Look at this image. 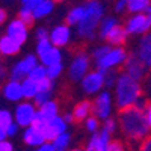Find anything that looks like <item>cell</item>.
<instances>
[{
  "instance_id": "obj_1",
  "label": "cell",
  "mask_w": 151,
  "mask_h": 151,
  "mask_svg": "<svg viewBox=\"0 0 151 151\" xmlns=\"http://www.w3.org/2000/svg\"><path fill=\"white\" fill-rule=\"evenodd\" d=\"M119 125L124 136L132 142H142L150 134L151 127L148 125L144 106H130L119 110Z\"/></svg>"
},
{
  "instance_id": "obj_2",
  "label": "cell",
  "mask_w": 151,
  "mask_h": 151,
  "mask_svg": "<svg viewBox=\"0 0 151 151\" xmlns=\"http://www.w3.org/2000/svg\"><path fill=\"white\" fill-rule=\"evenodd\" d=\"M144 97V86L141 82L132 79L125 73L118 76V80L115 83V103L118 109H125L130 106L139 104Z\"/></svg>"
},
{
  "instance_id": "obj_3",
  "label": "cell",
  "mask_w": 151,
  "mask_h": 151,
  "mask_svg": "<svg viewBox=\"0 0 151 151\" xmlns=\"http://www.w3.org/2000/svg\"><path fill=\"white\" fill-rule=\"evenodd\" d=\"M103 15H104L103 3H100L98 0H89L86 3V14L82 18V21L77 24L79 36L86 38V40H94L98 24L103 20Z\"/></svg>"
},
{
  "instance_id": "obj_4",
  "label": "cell",
  "mask_w": 151,
  "mask_h": 151,
  "mask_svg": "<svg viewBox=\"0 0 151 151\" xmlns=\"http://www.w3.org/2000/svg\"><path fill=\"white\" fill-rule=\"evenodd\" d=\"M124 27L129 35H144L151 30V15H147L145 12L132 14Z\"/></svg>"
},
{
  "instance_id": "obj_5",
  "label": "cell",
  "mask_w": 151,
  "mask_h": 151,
  "mask_svg": "<svg viewBox=\"0 0 151 151\" xmlns=\"http://www.w3.org/2000/svg\"><path fill=\"white\" fill-rule=\"evenodd\" d=\"M127 52L122 47H115L110 48V52L107 55H104L101 59L97 60V67L100 71H107L110 68H115L121 64H124L125 59H127Z\"/></svg>"
},
{
  "instance_id": "obj_6",
  "label": "cell",
  "mask_w": 151,
  "mask_h": 151,
  "mask_svg": "<svg viewBox=\"0 0 151 151\" xmlns=\"http://www.w3.org/2000/svg\"><path fill=\"white\" fill-rule=\"evenodd\" d=\"M148 71L150 70L145 67V64L134 53L129 55L125 62H124V73L127 76H130L132 79L137 80V82H144L145 77L148 76Z\"/></svg>"
},
{
  "instance_id": "obj_7",
  "label": "cell",
  "mask_w": 151,
  "mask_h": 151,
  "mask_svg": "<svg viewBox=\"0 0 151 151\" xmlns=\"http://www.w3.org/2000/svg\"><path fill=\"white\" fill-rule=\"evenodd\" d=\"M88 70H89V58H88L85 52H80L73 59L71 65H70V79L73 82L82 80L88 74Z\"/></svg>"
},
{
  "instance_id": "obj_8",
  "label": "cell",
  "mask_w": 151,
  "mask_h": 151,
  "mask_svg": "<svg viewBox=\"0 0 151 151\" xmlns=\"http://www.w3.org/2000/svg\"><path fill=\"white\" fill-rule=\"evenodd\" d=\"M112 110V98L109 92H101L92 101V113L98 119H107Z\"/></svg>"
},
{
  "instance_id": "obj_9",
  "label": "cell",
  "mask_w": 151,
  "mask_h": 151,
  "mask_svg": "<svg viewBox=\"0 0 151 151\" xmlns=\"http://www.w3.org/2000/svg\"><path fill=\"white\" fill-rule=\"evenodd\" d=\"M104 86V73L103 71H91L82 79V88L86 94H95Z\"/></svg>"
},
{
  "instance_id": "obj_10",
  "label": "cell",
  "mask_w": 151,
  "mask_h": 151,
  "mask_svg": "<svg viewBox=\"0 0 151 151\" xmlns=\"http://www.w3.org/2000/svg\"><path fill=\"white\" fill-rule=\"evenodd\" d=\"M36 58L33 55H29L24 59H21L18 64L12 68L11 71V80H17V82H21L26 79V76H29V73L32 71L33 67H36Z\"/></svg>"
},
{
  "instance_id": "obj_11",
  "label": "cell",
  "mask_w": 151,
  "mask_h": 151,
  "mask_svg": "<svg viewBox=\"0 0 151 151\" xmlns=\"http://www.w3.org/2000/svg\"><path fill=\"white\" fill-rule=\"evenodd\" d=\"M134 55L144 62L148 70H151V30L139 38V41L136 44Z\"/></svg>"
},
{
  "instance_id": "obj_12",
  "label": "cell",
  "mask_w": 151,
  "mask_h": 151,
  "mask_svg": "<svg viewBox=\"0 0 151 151\" xmlns=\"http://www.w3.org/2000/svg\"><path fill=\"white\" fill-rule=\"evenodd\" d=\"M35 113H36V110H35L32 103H21L15 109V115H14L15 122L20 127H29L33 122Z\"/></svg>"
},
{
  "instance_id": "obj_13",
  "label": "cell",
  "mask_w": 151,
  "mask_h": 151,
  "mask_svg": "<svg viewBox=\"0 0 151 151\" xmlns=\"http://www.w3.org/2000/svg\"><path fill=\"white\" fill-rule=\"evenodd\" d=\"M27 26L24 24L20 18L14 20V21H11L8 24V29H6V35H9L12 40H15L18 44H23V42H26L27 40Z\"/></svg>"
},
{
  "instance_id": "obj_14",
  "label": "cell",
  "mask_w": 151,
  "mask_h": 151,
  "mask_svg": "<svg viewBox=\"0 0 151 151\" xmlns=\"http://www.w3.org/2000/svg\"><path fill=\"white\" fill-rule=\"evenodd\" d=\"M70 26L68 24H60V26H56L52 32H50V42L55 47H62V45H67L70 41Z\"/></svg>"
},
{
  "instance_id": "obj_15",
  "label": "cell",
  "mask_w": 151,
  "mask_h": 151,
  "mask_svg": "<svg viewBox=\"0 0 151 151\" xmlns=\"http://www.w3.org/2000/svg\"><path fill=\"white\" fill-rule=\"evenodd\" d=\"M67 132V122L64 118L60 116H55L47 122V129H45V139L47 141H53L56 136H59L60 133Z\"/></svg>"
},
{
  "instance_id": "obj_16",
  "label": "cell",
  "mask_w": 151,
  "mask_h": 151,
  "mask_svg": "<svg viewBox=\"0 0 151 151\" xmlns=\"http://www.w3.org/2000/svg\"><path fill=\"white\" fill-rule=\"evenodd\" d=\"M109 141H110V134L101 129L97 134H94L91 137V141L88 142L85 151H106Z\"/></svg>"
},
{
  "instance_id": "obj_17",
  "label": "cell",
  "mask_w": 151,
  "mask_h": 151,
  "mask_svg": "<svg viewBox=\"0 0 151 151\" xmlns=\"http://www.w3.org/2000/svg\"><path fill=\"white\" fill-rule=\"evenodd\" d=\"M23 141L26 142L27 145H30V147H40V145H42L47 139H45V136L42 134L41 130H38L36 127H33V125H29V127L24 130Z\"/></svg>"
},
{
  "instance_id": "obj_18",
  "label": "cell",
  "mask_w": 151,
  "mask_h": 151,
  "mask_svg": "<svg viewBox=\"0 0 151 151\" xmlns=\"http://www.w3.org/2000/svg\"><path fill=\"white\" fill-rule=\"evenodd\" d=\"M55 116H58V103L47 101L45 104L40 106L38 112L35 113L33 122L35 121H50V119L55 118Z\"/></svg>"
},
{
  "instance_id": "obj_19",
  "label": "cell",
  "mask_w": 151,
  "mask_h": 151,
  "mask_svg": "<svg viewBox=\"0 0 151 151\" xmlns=\"http://www.w3.org/2000/svg\"><path fill=\"white\" fill-rule=\"evenodd\" d=\"M3 95L11 100V101H20V100L24 97L23 95V86L20 82L17 80H9L5 86H3Z\"/></svg>"
},
{
  "instance_id": "obj_20",
  "label": "cell",
  "mask_w": 151,
  "mask_h": 151,
  "mask_svg": "<svg viewBox=\"0 0 151 151\" xmlns=\"http://www.w3.org/2000/svg\"><path fill=\"white\" fill-rule=\"evenodd\" d=\"M127 32H125V27L119 26V24H116L115 27H113L107 36H106V41L110 44V45H116V47H121L125 44V41H127Z\"/></svg>"
},
{
  "instance_id": "obj_21",
  "label": "cell",
  "mask_w": 151,
  "mask_h": 151,
  "mask_svg": "<svg viewBox=\"0 0 151 151\" xmlns=\"http://www.w3.org/2000/svg\"><path fill=\"white\" fill-rule=\"evenodd\" d=\"M21 44H18L15 40H12L9 35H5L0 38V53L5 56H14L20 52Z\"/></svg>"
},
{
  "instance_id": "obj_22",
  "label": "cell",
  "mask_w": 151,
  "mask_h": 151,
  "mask_svg": "<svg viewBox=\"0 0 151 151\" xmlns=\"http://www.w3.org/2000/svg\"><path fill=\"white\" fill-rule=\"evenodd\" d=\"M92 113V101H80L76 104L74 110H73V116H74V122H82L85 121L88 116Z\"/></svg>"
},
{
  "instance_id": "obj_23",
  "label": "cell",
  "mask_w": 151,
  "mask_h": 151,
  "mask_svg": "<svg viewBox=\"0 0 151 151\" xmlns=\"http://www.w3.org/2000/svg\"><path fill=\"white\" fill-rule=\"evenodd\" d=\"M40 58H41L42 65H45V67H52V65H55V64H59L60 59H62V55H60V52H59V48H58V47L52 45V47H50L47 52H45L42 56H40Z\"/></svg>"
},
{
  "instance_id": "obj_24",
  "label": "cell",
  "mask_w": 151,
  "mask_h": 151,
  "mask_svg": "<svg viewBox=\"0 0 151 151\" xmlns=\"http://www.w3.org/2000/svg\"><path fill=\"white\" fill-rule=\"evenodd\" d=\"M53 8H55V2H53V0H44V2H41L38 6H35L32 9L35 20H41V18L50 15V14H52V11H53Z\"/></svg>"
},
{
  "instance_id": "obj_25",
  "label": "cell",
  "mask_w": 151,
  "mask_h": 151,
  "mask_svg": "<svg viewBox=\"0 0 151 151\" xmlns=\"http://www.w3.org/2000/svg\"><path fill=\"white\" fill-rule=\"evenodd\" d=\"M86 14V5H79V6H74L68 14H67V24L68 26H77V24L82 21V18Z\"/></svg>"
},
{
  "instance_id": "obj_26",
  "label": "cell",
  "mask_w": 151,
  "mask_h": 151,
  "mask_svg": "<svg viewBox=\"0 0 151 151\" xmlns=\"http://www.w3.org/2000/svg\"><path fill=\"white\" fill-rule=\"evenodd\" d=\"M21 86H23V95L26 98H35V95L38 94V83L29 77L21 82Z\"/></svg>"
},
{
  "instance_id": "obj_27",
  "label": "cell",
  "mask_w": 151,
  "mask_h": 151,
  "mask_svg": "<svg viewBox=\"0 0 151 151\" xmlns=\"http://www.w3.org/2000/svg\"><path fill=\"white\" fill-rule=\"evenodd\" d=\"M151 0H127V11L130 14H139L147 9Z\"/></svg>"
},
{
  "instance_id": "obj_28",
  "label": "cell",
  "mask_w": 151,
  "mask_h": 151,
  "mask_svg": "<svg viewBox=\"0 0 151 151\" xmlns=\"http://www.w3.org/2000/svg\"><path fill=\"white\" fill-rule=\"evenodd\" d=\"M118 24V20L116 18H113V17H106L101 20V23H100V36L103 38V40H106V36L107 33L115 27Z\"/></svg>"
},
{
  "instance_id": "obj_29",
  "label": "cell",
  "mask_w": 151,
  "mask_h": 151,
  "mask_svg": "<svg viewBox=\"0 0 151 151\" xmlns=\"http://www.w3.org/2000/svg\"><path fill=\"white\" fill-rule=\"evenodd\" d=\"M70 141H71V136L67 132H64V133H60L59 136H56L53 139L55 151H67V148L70 145Z\"/></svg>"
},
{
  "instance_id": "obj_30",
  "label": "cell",
  "mask_w": 151,
  "mask_h": 151,
  "mask_svg": "<svg viewBox=\"0 0 151 151\" xmlns=\"http://www.w3.org/2000/svg\"><path fill=\"white\" fill-rule=\"evenodd\" d=\"M27 77L32 79V80H35L36 83L41 82V80H44V79L47 77V68L42 67V65H36V67L32 68V71L29 73Z\"/></svg>"
},
{
  "instance_id": "obj_31",
  "label": "cell",
  "mask_w": 151,
  "mask_h": 151,
  "mask_svg": "<svg viewBox=\"0 0 151 151\" xmlns=\"http://www.w3.org/2000/svg\"><path fill=\"white\" fill-rule=\"evenodd\" d=\"M18 18L26 24L27 27H30L32 24L35 23V17H33V12L32 9H27V8H21L20 12H18Z\"/></svg>"
},
{
  "instance_id": "obj_32",
  "label": "cell",
  "mask_w": 151,
  "mask_h": 151,
  "mask_svg": "<svg viewBox=\"0 0 151 151\" xmlns=\"http://www.w3.org/2000/svg\"><path fill=\"white\" fill-rule=\"evenodd\" d=\"M103 73H104V86H113V85L116 83L119 74L116 73L115 68H110V70L103 71Z\"/></svg>"
},
{
  "instance_id": "obj_33",
  "label": "cell",
  "mask_w": 151,
  "mask_h": 151,
  "mask_svg": "<svg viewBox=\"0 0 151 151\" xmlns=\"http://www.w3.org/2000/svg\"><path fill=\"white\" fill-rule=\"evenodd\" d=\"M11 124H12V115H11V112L6 110V109H2V110H0V129L6 130Z\"/></svg>"
},
{
  "instance_id": "obj_34",
  "label": "cell",
  "mask_w": 151,
  "mask_h": 151,
  "mask_svg": "<svg viewBox=\"0 0 151 151\" xmlns=\"http://www.w3.org/2000/svg\"><path fill=\"white\" fill-rule=\"evenodd\" d=\"M62 70H64V65H62V62H59V64H55L52 67H47V77L48 79H58L59 74L62 73Z\"/></svg>"
},
{
  "instance_id": "obj_35",
  "label": "cell",
  "mask_w": 151,
  "mask_h": 151,
  "mask_svg": "<svg viewBox=\"0 0 151 151\" xmlns=\"http://www.w3.org/2000/svg\"><path fill=\"white\" fill-rule=\"evenodd\" d=\"M50 95L52 91H38V94L35 95V104L36 106H42L47 101H50Z\"/></svg>"
},
{
  "instance_id": "obj_36",
  "label": "cell",
  "mask_w": 151,
  "mask_h": 151,
  "mask_svg": "<svg viewBox=\"0 0 151 151\" xmlns=\"http://www.w3.org/2000/svg\"><path fill=\"white\" fill-rule=\"evenodd\" d=\"M50 47H52L50 38H45V40H40V41H38V44H36V52H38V55H40V56H42Z\"/></svg>"
},
{
  "instance_id": "obj_37",
  "label": "cell",
  "mask_w": 151,
  "mask_h": 151,
  "mask_svg": "<svg viewBox=\"0 0 151 151\" xmlns=\"http://www.w3.org/2000/svg\"><path fill=\"white\" fill-rule=\"evenodd\" d=\"M86 129L89 132H97L98 130V118L97 116H88L86 118Z\"/></svg>"
},
{
  "instance_id": "obj_38",
  "label": "cell",
  "mask_w": 151,
  "mask_h": 151,
  "mask_svg": "<svg viewBox=\"0 0 151 151\" xmlns=\"http://www.w3.org/2000/svg\"><path fill=\"white\" fill-rule=\"evenodd\" d=\"M53 89V82L52 79L45 77L44 80L38 82V91H52Z\"/></svg>"
},
{
  "instance_id": "obj_39",
  "label": "cell",
  "mask_w": 151,
  "mask_h": 151,
  "mask_svg": "<svg viewBox=\"0 0 151 151\" xmlns=\"http://www.w3.org/2000/svg\"><path fill=\"white\" fill-rule=\"evenodd\" d=\"M106 151H124V145H122L121 141L113 139V141L107 142V150Z\"/></svg>"
},
{
  "instance_id": "obj_40",
  "label": "cell",
  "mask_w": 151,
  "mask_h": 151,
  "mask_svg": "<svg viewBox=\"0 0 151 151\" xmlns=\"http://www.w3.org/2000/svg\"><path fill=\"white\" fill-rule=\"evenodd\" d=\"M110 52V45H101V47H98V48H95V52H94V58H95V60H98V59H101L104 55H107Z\"/></svg>"
},
{
  "instance_id": "obj_41",
  "label": "cell",
  "mask_w": 151,
  "mask_h": 151,
  "mask_svg": "<svg viewBox=\"0 0 151 151\" xmlns=\"http://www.w3.org/2000/svg\"><path fill=\"white\" fill-rule=\"evenodd\" d=\"M137 151H151V134H148L145 139L139 144Z\"/></svg>"
},
{
  "instance_id": "obj_42",
  "label": "cell",
  "mask_w": 151,
  "mask_h": 151,
  "mask_svg": "<svg viewBox=\"0 0 151 151\" xmlns=\"http://www.w3.org/2000/svg\"><path fill=\"white\" fill-rule=\"evenodd\" d=\"M103 130L107 132L109 134H112L113 132H115V121L113 119H104V125H103Z\"/></svg>"
},
{
  "instance_id": "obj_43",
  "label": "cell",
  "mask_w": 151,
  "mask_h": 151,
  "mask_svg": "<svg viewBox=\"0 0 151 151\" xmlns=\"http://www.w3.org/2000/svg\"><path fill=\"white\" fill-rule=\"evenodd\" d=\"M35 38H36V41H40V40H45V38H50V33L47 29L44 27H40L36 32H35Z\"/></svg>"
},
{
  "instance_id": "obj_44",
  "label": "cell",
  "mask_w": 151,
  "mask_h": 151,
  "mask_svg": "<svg viewBox=\"0 0 151 151\" xmlns=\"http://www.w3.org/2000/svg\"><path fill=\"white\" fill-rule=\"evenodd\" d=\"M41 2H44V0H21V5H23V8L33 9L35 6H38Z\"/></svg>"
},
{
  "instance_id": "obj_45",
  "label": "cell",
  "mask_w": 151,
  "mask_h": 151,
  "mask_svg": "<svg viewBox=\"0 0 151 151\" xmlns=\"http://www.w3.org/2000/svg\"><path fill=\"white\" fill-rule=\"evenodd\" d=\"M144 91L151 97V70L148 71V76H147L145 80H144Z\"/></svg>"
},
{
  "instance_id": "obj_46",
  "label": "cell",
  "mask_w": 151,
  "mask_h": 151,
  "mask_svg": "<svg viewBox=\"0 0 151 151\" xmlns=\"http://www.w3.org/2000/svg\"><path fill=\"white\" fill-rule=\"evenodd\" d=\"M144 110H145V116H147L148 125L151 127V100H150V101H145V103H144Z\"/></svg>"
},
{
  "instance_id": "obj_47",
  "label": "cell",
  "mask_w": 151,
  "mask_h": 151,
  "mask_svg": "<svg viewBox=\"0 0 151 151\" xmlns=\"http://www.w3.org/2000/svg\"><path fill=\"white\" fill-rule=\"evenodd\" d=\"M115 11H116V12H124V11H127V0H116V3H115Z\"/></svg>"
},
{
  "instance_id": "obj_48",
  "label": "cell",
  "mask_w": 151,
  "mask_h": 151,
  "mask_svg": "<svg viewBox=\"0 0 151 151\" xmlns=\"http://www.w3.org/2000/svg\"><path fill=\"white\" fill-rule=\"evenodd\" d=\"M18 127H20V125H18L17 122H12V124L9 125V127H8L5 132H6V134H8V136H15V134H17V132H18Z\"/></svg>"
},
{
  "instance_id": "obj_49",
  "label": "cell",
  "mask_w": 151,
  "mask_h": 151,
  "mask_svg": "<svg viewBox=\"0 0 151 151\" xmlns=\"http://www.w3.org/2000/svg\"><path fill=\"white\" fill-rule=\"evenodd\" d=\"M0 151H14V147L8 141H2L0 142Z\"/></svg>"
},
{
  "instance_id": "obj_50",
  "label": "cell",
  "mask_w": 151,
  "mask_h": 151,
  "mask_svg": "<svg viewBox=\"0 0 151 151\" xmlns=\"http://www.w3.org/2000/svg\"><path fill=\"white\" fill-rule=\"evenodd\" d=\"M36 151H55V147H53V144H42V145H40V148H38Z\"/></svg>"
},
{
  "instance_id": "obj_51",
  "label": "cell",
  "mask_w": 151,
  "mask_h": 151,
  "mask_svg": "<svg viewBox=\"0 0 151 151\" xmlns=\"http://www.w3.org/2000/svg\"><path fill=\"white\" fill-rule=\"evenodd\" d=\"M6 11L5 9H2V8H0V24H3L5 21H6Z\"/></svg>"
},
{
  "instance_id": "obj_52",
  "label": "cell",
  "mask_w": 151,
  "mask_h": 151,
  "mask_svg": "<svg viewBox=\"0 0 151 151\" xmlns=\"http://www.w3.org/2000/svg\"><path fill=\"white\" fill-rule=\"evenodd\" d=\"M64 119H65V122H67V124H68V122H74V116H73V113H65Z\"/></svg>"
},
{
  "instance_id": "obj_53",
  "label": "cell",
  "mask_w": 151,
  "mask_h": 151,
  "mask_svg": "<svg viewBox=\"0 0 151 151\" xmlns=\"http://www.w3.org/2000/svg\"><path fill=\"white\" fill-rule=\"evenodd\" d=\"M6 74H8V73H6V68H5V67H0V82L6 77Z\"/></svg>"
},
{
  "instance_id": "obj_54",
  "label": "cell",
  "mask_w": 151,
  "mask_h": 151,
  "mask_svg": "<svg viewBox=\"0 0 151 151\" xmlns=\"http://www.w3.org/2000/svg\"><path fill=\"white\" fill-rule=\"evenodd\" d=\"M6 137H8V134H6V132H5L3 129H0V142H2V141H5V139H6Z\"/></svg>"
},
{
  "instance_id": "obj_55",
  "label": "cell",
  "mask_w": 151,
  "mask_h": 151,
  "mask_svg": "<svg viewBox=\"0 0 151 151\" xmlns=\"http://www.w3.org/2000/svg\"><path fill=\"white\" fill-rule=\"evenodd\" d=\"M55 3H62V2H65V0H53Z\"/></svg>"
},
{
  "instance_id": "obj_56",
  "label": "cell",
  "mask_w": 151,
  "mask_h": 151,
  "mask_svg": "<svg viewBox=\"0 0 151 151\" xmlns=\"http://www.w3.org/2000/svg\"><path fill=\"white\" fill-rule=\"evenodd\" d=\"M71 151H83V150H82V148H73Z\"/></svg>"
}]
</instances>
